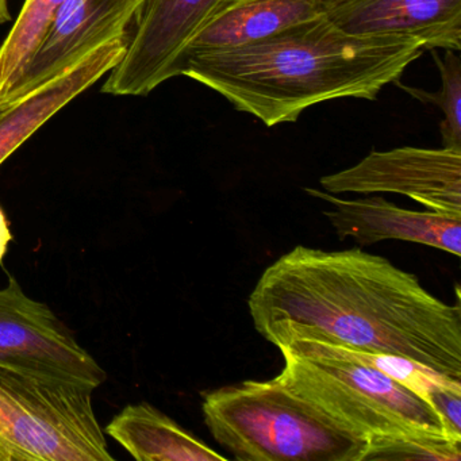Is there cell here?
<instances>
[{"mask_svg":"<svg viewBox=\"0 0 461 461\" xmlns=\"http://www.w3.org/2000/svg\"><path fill=\"white\" fill-rule=\"evenodd\" d=\"M250 317L267 341L314 339L417 361L461 382V307L361 249L298 245L261 275Z\"/></svg>","mask_w":461,"mask_h":461,"instance_id":"obj_1","label":"cell"},{"mask_svg":"<svg viewBox=\"0 0 461 461\" xmlns=\"http://www.w3.org/2000/svg\"><path fill=\"white\" fill-rule=\"evenodd\" d=\"M423 52L414 37L347 33L325 14L253 44L188 56L179 77L271 128L323 102L375 101Z\"/></svg>","mask_w":461,"mask_h":461,"instance_id":"obj_2","label":"cell"},{"mask_svg":"<svg viewBox=\"0 0 461 461\" xmlns=\"http://www.w3.org/2000/svg\"><path fill=\"white\" fill-rule=\"evenodd\" d=\"M202 411L215 441L240 461H361L368 447L276 377L210 391Z\"/></svg>","mask_w":461,"mask_h":461,"instance_id":"obj_3","label":"cell"},{"mask_svg":"<svg viewBox=\"0 0 461 461\" xmlns=\"http://www.w3.org/2000/svg\"><path fill=\"white\" fill-rule=\"evenodd\" d=\"M279 349L285 366L276 380L368 441L410 433L453 436L425 399L328 342L298 339Z\"/></svg>","mask_w":461,"mask_h":461,"instance_id":"obj_4","label":"cell"},{"mask_svg":"<svg viewBox=\"0 0 461 461\" xmlns=\"http://www.w3.org/2000/svg\"><path fill=\"white\" fill-rule=\"evenodd\" d=\"M94 388L0 366V445L14 461H112Z\"/></svg>","mask_w":461,"mask_h":461,"instance_id":"obj_5","label":"cell"},{"mask_svg":"<svg viewBox=\"0 0 461 461\" xmlns=\"http://www.w3.org/2000/svg\"><path fill=\"white\" fill-rule=\"evenodd\" d=\"M234 0H144L126 34V50L102 93L145 96L177 77V63L194 36Z\"/></svg>","mask_w":461,"mask_h":461,"instance_id":"obj_6","label":"cell"},{"mask_svg":"<svg viewBox=\"0 0 461 461\" xmlns=\"http://www.w3.org/2000/svg\"><path fill=\"white\" fill-rule=\"evenodd\" d=\"M0 366L59 377L87 387L107 379L101 364L47 303L23 293L14 277L0 288Z\"/></svg>","mask_w":461,"mask_h":461,"instance_id":"obj_7","label":"cell"},{"mask_svg":"<svg viewBox=\"0 0 461 461\" xmlns=\"http://www.w3.org/2000/svg\"><path fill=\"white\" fill-rule=\"evenodd\" d=\"M320 183L330 194H401L431 212L461 214V150H374L356 166L321 177Z\"/></svg>","mask_w":461,"mask_h":461,"instance_id":"obj_8","label":"cell"},{"mask_svg":"<svg viewBox=\"0 0 461 461\" xmlns=\"http://www.w3.org/2000/svg\"><path fill=\"white\" fill-rule=\"evenodd\" d=\"M144 0H66L39 52L15 86L21 98L60 77L107 42L126 39Z\"/></svg>","mask_w":461,"mask_h":461,"instance_id":"obj_9","label":"cell"},{"mask_svg":"<svg viewBox=\"0 0 461 461\" xmlns=\"http://www.w3.org/2000/svg\"><path fill=\"white\" fill-rule=\"evenodd\" d=\"M306 193L331 204L330 210H323V215L339 240L353 239L363 247L399 240L428 245L460 258L461 214L415 212L380 196L348 201L315 188H306Z\"/></svg>","mask_w":461,"mask_h":461,"instance_id":"obj_10","label":"cell"},{"mask_svg":"<svg viewBox=\"0 0 461 461\" xmlns=\"http://www.w3.org/2000/svg\"><path fill=\"white\" fill-rule=\"evenodd\" d=\"M326 14L347 33L409 36L425 50H461V0H350Z\"/></svg>","mask_w":461,"mask_h":461,"instance_id":"obj_11","label":"cell"},{"mask_svg":"<svg viewBox=\"0 0 461 461\" xmlns=\"http://www.w3.org/2000/svg\"><path fill=\"white\" fill-rule=\"evenodd\" d=\"M126 39L102 45L60 77L0 113V166L64 106L106 77L125 55Z\"/></svg>","mask_w":461,"mask_h":461,"instance_id":"obj_12","label":"cell"},{"mask_svg":"<svg viewBox=\"0 0 461 461\" xmlns=\"http://www.w3.org/2000/svg\"><path fill=\"white\" fill-rule=\"evenodd\" d=\"M325 14L321 0H234L188 42L177 77L188 56L253 44Z\"/></svg>","mask_w":461,"mask_h":461,"instance_id":"obj_13","label":"cell"},{"mask_svg":"<svg viewBox=\"0 0 461 461\" xmlns=\"http://www.w3.org/2000/svg\"><path fill=\"white\" fill-rule=\"evenodd\" d=\"M104 431L139 461L228 460L145 402L126 406Z\"/></svg>","mask_w":461,"mask_h":461,"instance_id":"obj_14","label":"cell"},{"mask_svg":"<svg viewBox=\"0 0 461 461\" xmlns=\"http://www.w3.org/2000/svg\"><path fill=\"white\" fill-rule=\"evenodd\" d=\"M66 0H26L9 36L0 45V98L12 95L41 48Z\"/></svg>","mask_w":461,"mask_h":461,"instance_id":"obj_15","label":"cell"},{"mask_svg":"<svg viewBox=\"0 0 461 461\" xmlns=\"http://www.w3.org/2000/svg\"><path fill=\"white\" fill-rule=\"evenodd\" d=\"M330 345L341 355L379 369L380 372L387 375L399 384L404 385L412 393L420 395V398L425 399L430 406L442 391L461 390V382L449 379V377L444 376L417 361L410 360V358L388 355V353L366 352V350L353 349V348L342 347V345Z\"/></svg>","mask_w":461,"mask_h":461,"instance_id":"obj_16","label":"cell"},{"mask_svg":"<svg viewBox=\"0 0 461 461\" xmlns=\"http://www.w3.org/2000/svg\"><path fill=\"white\" fill-rule=\"evenodd\" d=\"M433 59L441 75V90L438 93L407 87L399 80L395 83L418 101L434 104L441 110L444 114V121L439 125L442 147L461 150V60L455 50H445L444 59H439L433 52Z\"/></svg>","mask_w":461,"mask_h":461,"instance_id":"obj_17","label":"cell"},{"mask_svg":"<svg viewBox=\"0 0 461 461\" xmlns=\"http://www.w3.org/2000/svg\"><path fill=\"white\" fill-rule=\"evenodd\" d=\"M461 438L444 433H410L377 437L368 441L363 460L458 461Z\"/></svg>","mask_w":461,"mask_h":461,"instance_id":"obj_18","label":"cell"},{"mask_svg":"<svg viewBox=\"0 0 461 461\" xmlns=\"http://www.w3.org/2000/svg\"><path fill=\"white\" fill-rule=\"evenodd\" d=\"M12 241L13 233L12 229H10V222L7 220L4 207L0 206V263L4 261L5 256L7 255Z\"/></svg>","mask_w":461,"mask_h":461,"instance_id":"obj_19","label":"cell"},{"mask_svg":"<svg viewBox=\"0 0 461 461\" xmlns=\"http://www.w3.org/2000/svg\"><path fill=\"white\" fill-rule=\"evenodd\" d=\"M9 21L10 12L7 0H0V25H4V23H9Z\"/></svg>","mask_w":461,"mask_h":461,"instance_id":"obj_20","label":"cell"},{"mask_svg":"<svg viewBox=\"0 0 461 461\" xmlns=\"http://www.w3.org/2000/svg\"><path fill=\"white\" fill-rule=\"evenodd\" d=\"M21 96L17 95H9L5 96V98H0V113H4L5 110L9 109L10 106L15 104V102L20 101Z\"/></svg>","mask_w":461,"mask_h":461,"instance_id":"obj_21","label":"cell"},{"mask_svg":"<svg viewBox=\"0 0 461 461\" xmlns=\"http://www.w3.org/2000/svg\"><path fill=\"white\" fill-rule=\"evenodd\" d=\"M321 2H322L326 13H328L329 10H333L336 9V7L342 6V5L348 4L350 0H321Z\"/></svg>","mask_w":461,"mask_h":461,"instance_id":"obj_22","label":"cell"},{"mask_svg":"<svg viewBox=\"0 0 461 461\" xmlns=\"http://www.w3.org/2000/svg\"><path fill=\"white\" fill-rule=\"evenodd\" d=\"M0 461H14L12 453L6 447H2V445H0Z\"/></svg>","mask_w":461,"mask_h":461,"instance_id":"obj_23","label":"cell"}]
</instances>
